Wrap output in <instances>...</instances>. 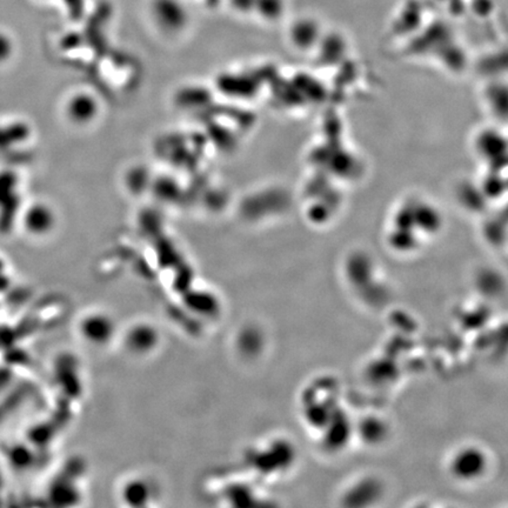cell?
<instances>
[{"label": "cell", "mask_w": 508, "mask_h": 508, "mask_svg": "<svg viewBox=\"0 0 508 508\" xmlns=\"http://www.w3.org/2000/svg\"><path fill=\"white\" fill-rule=\"evenodd\" d=\"M219 1H220V0H206V3H207L210 6H214V5H218Z\"/></svg>", "instance_id": "obj_8"}, {"label": "cell", "mask_w": 508, "mask_h": 508, "mask_svg": "<svg viewBox=\"0 0 508 508\" xmlns=\"http://www.w3.org/2000/svg\"><path fill=\"white\" fill-rule=\"evenodd\" d=\"M152 14L166 31L176 32L187 23V11L180 0H153Z\"/></svg>", "instance_id": "obj_2"}, {"label": "cell", "mask_w": 508, "mask_h": 508, "mask_svg": "<svg viewBox=\"0 0 508 508\" xmlns=\"http://www.w3.org/2000/svg\"><path fill=\"white\" fill-rule=\"evenodd\" d=\"M285 7L284 0H255L254 10L258 11L262 17L275 19L282 13Z\"/></svg>", "instance_id": "obj_4"}, {"label": "cell", "mask_w": 508, "mask_h": 508, "mask_svg": "<svg viewBox=\"0 0 508 508\" xmlns=\"http://www.w3.org/2000/svg\"><path fill=\"white\" fill-rule=\"evenodd\" d=\"M487 456L483 449L476 446H467L456 451L451 460V472L456 479L462 481L478 480L486 472Z\"/></svg>", "instance_id": "obj_1"}, {"label": "cell", "mask_w": 508, "mask_h": 508, "mask_svg": "<svg viewBox=\"0 0 508 508\" xmlns=\"http://www.w3.org/2000/svg\"><path fill=\"white\" fill-rule=\"evenodd\" d=\"M232 6L239 12H250L254 10V5H255V0H231Z\"/></svg>", "instance_id": "obj_6"}, {"label": "cell", "mask_w": 508, "mask_h": 508, "mask_svg": "<svg viewBox=\"0 0 508 508\" xmlns=\"http://www.w3.org/2000/svg\"><path fill=\"white\" fill-rule=\"evenodd\" d=\"M8 51V40L6 37L0 35V56H3Z\"/></svg>", "instance_id": "obj_7"}, {"label": "cell", "mask_w": 508, "mask_h": 508, "mask_svg": "<svg viewBox=\"0 0 508 508\" xmlns=\"http://www.w3.org/2000/svg\"><path fill=\"white\" fill-rule=\"evenodd\" d=\"M65 6L70 12L71 16L74 18L80 17L85 8V0H63Z\"/></svg>", "instance_id": "obj_5"}, {"label": "cell", "mask_w": 508, "mask_h": 508, "mask_svg": "<svg viewBox=\"0 0 508 508\" xmlns=\"http://www.w3.org/2000/svg\"><path fill=\"white\" fill-rule=\"evenodd\" d=\"M88 97H74L73 100L70 102L71 116L75 120H88L93 116L95 111V105Z\"/></svg>", "instance_id": "obj_3"}]
</instances>
